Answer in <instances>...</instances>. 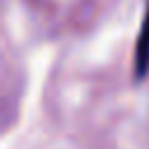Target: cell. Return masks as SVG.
I'll return each mask as SVG.
<instances>
[{"instance_id":"6da1fadb","label":"cell","mask_w":149,"mask_h":149,"mask_svg":"<svg viewBox=\"0 0 149 149\" xmlns=\"http://www.w3.org/2000/svg\"><path fill=\"white\" fill-rule=\"evenodd\" d=\"M147 70H149V12H147L144 28L140 33V42H137V74L142 77Z\"/></svg>"}]
</instances>
